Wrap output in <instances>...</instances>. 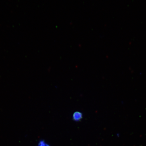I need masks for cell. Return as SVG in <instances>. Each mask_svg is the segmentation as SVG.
Masks as SVG:
<instances>
[{
  "label": "cell",
  "mask_w": 146,
  "mask_h": 146,
  "mask_svg": "<svg viewBox=\"0 0 146 146\" xmlns=\"http://www.w3.org/2000/svg\"><path fill=\"white\" fill-rule=\"evenodd\" d=\"M83 118L82 113L79 111H76L74 112L72 115L73 120L76 122H78L81 121Z\"/></svg>",
  "instance_id": "obj_1"
},
{
  "label": "cell",
  "mask_w": 146,
  "mask_h": 146,
  "mask_svg": "<svg viewBox=\"0 0 146 146\" xmlns=\"http://www.w3.org/2000/svg\"><path fill=\"white\" fill-rule=\"evenodd\" d=\"M37 146H50L45 140H41L39 141L37 144Z\"/></svg>",
  "instance_id": "obj_2"
}]
</instances>
